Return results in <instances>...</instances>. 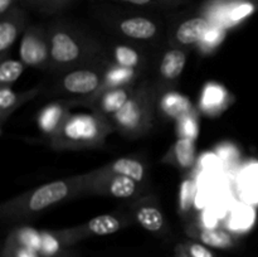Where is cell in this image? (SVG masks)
<instances>
[{
	"label": "cell",
	"mask_w": 258,
	"mask_h": 257,
	"mask_svg": "<svg viewBox=\"0 0 258 257\" xmlns=\"http://www.w3.org/2000/svg\"><path fill=\"white\" fill-rule=\"evenodd\" d=\"M107 128L102 118L96 113H73L67 115L54 139L60 146H90L100 143Z\"/></svg>",
	"instance_id": "6da1fadb"
},
{
	"label": "cell",
	"mask_w": 258,
	"mask_h": 257,
	"mask_svg": "<svg viewBox=\"0 0 258 257\" xmlns=\"http://www.w3.org/2000/svg\"><path fill=\"white\" fill-rule=\"evenodd\" d=\"M257 10L258 0H211L206 5V18L227 29L238 25Z\"/></svg>",
	"instance_id": "7a4b0ae2"
},
{
	"label": "cell",
	"mask_w": 258,
	"mask_h": 257,
	"mask_svg": "<svg viewBox=\"0 0 258 257\" xmlns=\"http://www.w3.org/2000/svg\"><path fill=\"white\" fill-rule=\"evenodd\" d=\"M148 118V105L141 96H134L127 102L112 115L116 127L123 133L140 131L145 126Z\"/></svg>",
	"instance_id": "3957f363"
},
{
	"label": "cell",
	"mask_w": 258,
	"mask_h": 257,
	"mask_svg": "<svg viewBox=\"0 0 258 257\" xmlns=\"http://www.w3.org/2000/svg\"><path fill=\"white\" fill-rule=\"evenodd\" d=\"M50 57L59 65H70L81 57L82 48L77 38L63 28H57L49 38Z\"/></svg>",
	"instance_id": "277c9868"
},
{
	"label": "cell",
	"mask_w": 258,
	"mask_h": 257,
	"mask_svg": "<svg viewBox=\"0 0 258 257\" xmlns=\"http://www.w3.org/2000/svg\"><path fill=\"white\" fill-rule=\"evenodd\" d=\"M70 183L63 180L52 181L35 189L28 198V211L40 212L67 198L71 193Z\"/></svg>",
	"instance_id": "5b68a950"
},
{
	"label": "cell",
	"mask_w": 258,
	"mask_h": 257,
	"mask_svg": "<svg viewBox=\"0 0 258 257\" xmlns=\"http://www.w3.org/2000/svg\"><path fill=\"white\" fill-rule=\"evenodd\" d=\"M48 54H50L47 47L44 37L39 29L32 28L24 33L20 42L19 55L20 60L27 66H40L47 60Z\"/></svg>",
	"instance_id": "8992f818"
},
{
	"label": "cell",
	"mask_w": 258,
	"mask_h": 257,
	"mask_svg": "<svg viewBox=\"0 0 258 257\" xmlns=\"http://www.w3.org/2000/svg\"><path fill=\"white\" fill-rule=\"evenodd\" d=\"M102 78L97 72L91 70H77L63 77L62 86L67 92L75 95H90L98 90Z\"/></svg>",
	"instance_id": "52a82bcc"
},
{
	"label": "cell",
	"mask_w": 258,
	"mask_h": 257,
	"mask_svg": "<svg viewBox=\"0 0 258 257\" xmlns=\"http://www.w3.org/2000/svg\"><path fill=\"white\" fill-rule=\"evenodd\" d=\"M118 30L123 35L133 39L148 40L155 37L158 33V25L150 18L144 15H134L120 20Z\"/></svg>",
	"instance_id": "ba28073f"
},
{
	"label": "cell",
	"mask_w": 258,
	"mask_h": 257,
	"mask_svg": "<svg viewBox=\"0 0 258 257\" xmlns=\"http://www.w3.org/2000/svg\"><path fill=\"white\" fill-rule=\"evenodd\" d=\"M212 24L213 23L206 17H194L184 20L176 28V40L184 45L199 44L204 39Z\"/></svg>",
	"instance_id": "9c48e42d"
},
{
	"label": "cell",
	"mask_w": 258,
	"mask_h": 257,
	"mask_svg": "<svg viewBox=\"0 0 258 257\" xmlns=\"http://www.w3.org/2000/svg\"><path fill=\"white\" fill-rule=\"evenodd\" d=\"M23 22H24V14L19 8H13L8 14L2 17L0 22V52L4 53L5 50L12 47L13 43L17 39L20 32Z\"/></svg>",
	"instance_id": "30bf717a"
},
{
	"label": "cell",
	"mask_w": 258,
	"mask_h": 257,
	"mask_svg": "<svg viewBox=\"0 0 258 257\" xmlns=\"http://www.w3.org/2000/svg\"><path fill=\"white\" fill-rule=\"evenodd\" d=\"M159 110L166 117L179 120L183 116L193 112V105L186 96L175 91H169L160 97Z\"/></svg>",
	"instance_id": "8fae6325"
},
{
	"label": "cell",
	"mask_w": 258,
	"mask_h": 257,
	"mask_svg": "<svg viewBox=\"0 0 258 257\" xmlns=\"http://www.w3.org/2000/svg\"><path fill=\"white\" fill-rule=\"evenodd\" d=\"M67 117L64 106L60 103H50L45 106L37 117L38 127L47 135H55Z\"/></svg>",
	"instance_id": "7c38bea8"
},
{
	"label": "cell",
	"mask_w": 258,
	"mask_h": 257,
	"mask_svg": "<svg viewBox=\"0 0 258 257\" xmlns=\"http://www.w3.org/2000/svg\"><path fill=\"white\" fill-rule=\"evenodd\" d=\"M228 101V92L223 86L209 82L203 87L201 95V108L207 113H216L223 110Z\"/></svg>",
	"instance_id": "4fadbf2b"
},
{
	"label": "cell",
	"mask_w": 258,
	"mask_h": 257,
	"mask_svg": "<svg viewBox=\"0 0 258 257\" xmlns=\"http://www.w3.org/2000/svg\"><path fill=\"white\" fill-rule=\"evenodd\" d=\"M186 55L181 49H170L164 54L160 63V75L169 81L176 80L185 67Z\"/></svg>",
	"instance_id": "5bb4252c"
},
{
	"label": "cell",
	"mask_w": 258,
	"mask_h": 257,
	"mask_svg": "<svg viewBox=\"0 0 258 257\" xmlns=\"http://www.w3.org/2000/svg\"><path fill=\"white\" fill-rule=\"evenodd\" d=\"M130 91L123 87L108 88L98 102V110L105 115H113L128 101Z\"/></svg>",
	"instance_id": "9a60e30c"
},
{
	"label": "cell",
	"mask_w": 258,
	"mask_h": 257,
	"mask_svg": "<svg viewBox=\"0 0 258 257\" xmlns=\"http://www.w3.org/2000/svg\"><path fill=\"white\" fill-rule=\"evenodd\" d=\"M173 160L180 169H190L196 161V144L190 139L179 138L173 146Z\"/></svg>",
	"instance_id": "2e32d148"
},
{
	"label": "cell",
	"mask_w": 258,
	"mask_h": 257,
	"mask_svg": "<svg viewBox=\"0 0 258 257\" xmlns=\"http://www.w3.org/2000/svg\"><path fill=\"white\" fill-rule=\"evenodd\" d=\"M111 170L118 175L128 176L135 181H141L145 176V168L143 163L131 158H121L116 160L111 165Z\"/></svg>",
	"instance_id": "e0dca14e"
},
{
	"label": "cell",
	"mask_w": 258,
	"mask_h": 257,
	"mask_svg": "<svg viewBox=\"0 0 258 257\" xmlns=\"http://www.w3.org/2000/svg\"><path fill=\"white\" fill-rule=\"evenodd\" d=\"M136 219L145 229L158 232L164 226V216L155 207H141L136 212Z\"/></svg>",
	"instance_id": "ac0fdd59"
},
{
	"label": "cell",
	"mask_w": 258,
	"mask_h": 257,
	"mask_svg": "<svg viewBox=\"0 0 258 257\" xmlns=\"http://www.w3.org/2000/svg\"><path fill=\"white\" fill-rule=\"evenodd\" d=\"M199 237L204 244L214 248H229L233 244V238L231 234L223 229L214 228V227L202 229Z\"/></svg>",
	"instance_id": "d6986e66"
},
{
	"label": "cell",
	"mask_w": 258,
	"mask_h": 257,
	"mask_svg": "<svg viewBox=\"0 0 258 257\" xmlns=\"http://www.w3.org/2000/svg\"><path fill=\"white\" fill-rule=\"evenodd\" d=\"M121 223L116 217L110 216V214H102L97 216L88 222V229L93 234L97 236H107L112 234L120 229Z\"/></svg>",
	"instance_id": "ffe728a7"
},
{
	"label": "cell",
	"mask_w": 258,
	"mask_h": 257,
	"mask_svg": "<svg viewBox=\"0 0 258 257\" xmlns=\"http://www.w3.org/2000/svg\"><path fill=\"white\" fill-rule=\"evenodd\" d=\"M136 183L138 181L128 178V176L116 174L108 183V191L116 198H128V197L134 196L135 191L138 190Z\"/></svg>",
	"instance_id": "44dd1931"
},
{
	"label": "cell",
	"mask_w": 258,
	"mask_h": 257,
	"mask_svg": "<svg viewBox=\"0 0 258 257\" xmlns=\"http://www.w3.org/2000/svg\"><path fill=\"white\" fill-rule=\"evenodd\" d=\"M134 77H135V70L134 68H126L116 65L106 72L105 85L108 88L123 87L126 83L131 82Z\"/></svg>",
	"instance_id": "7402d4cb"
},
{
	"label": "cell",
	"mask_w": 258,
	"mask_h": 257,
	"mask_svg": "<svg viewBox=\"0 0 258 257\" xmlns=\"http://www.w3.org/2000/svg\"><path fill=\"white\" fill-rule=\"evenodd\" d=\"M113 55H115L116 63L121 67L134 68L135 70L141 62L140 53L134 49L133 47H128V45H117L115 48Z\"/></svg>",
	"instance_id": "603a6c76"
},
{
	"label": "cell",
	"mask_w": 258,
	"mask_h": 257,
	"mask_svg": "<svg viewBox=\"0 0 258 257\" xmlns=\"http://www.w3.org/2000/svg\"><path fill=\"white\" fill-rule=\"evenodd\" d=\"M24 63L22 60L15 59H5L0 65V82L3 86H7L9 83L14 82L22 76L24 71Z\"/></svg>",
	"instance_id": "cb8c5ba5"
},
{
	"label": "cell",
	"mask_w": 258,
	"mask_h": 257,
	"mask_svg": "<svg viewBox=\"0 0 258 257\" xmlns=\"http://www.w3.org/2000/svg\"><path fill=\"white\" fill-rule=\"evenodd\" d=\"M197 183L193 178H188L180 184L179 190V208L180 212H188L193 207L197 198Z\"/></svg>",
	"instance_id": "d4e9b609"
},
{
	"label": "cell",
	"mask_w": 258,
	"mask_h": 257,
	"mask_svg": "<svg viewBox=\"0 0 258 257\" xmlns=\"http://www.w3.org/2000/svg\"><path fill=\"white\" fill-rule=\"evenodd\" d=\"M178 121V135L179 138L190 139L196 141L199 136V123L197 116L193 112L180 117Z\"/></svg>",
	"instance_id": "484cf974"
},
{
	"label": "cell",
	"mask_w": 258,
	"mask_h": 257,
	"mask_svg": "<svg viewBox=\"0 0 258 257\" xmlns=\"http://www.w3.org/2000/svg\"><path fill=\"white\" fill-rule=\"evenodd\" d=\"M227 29L221 27V25L212 24L209 30L207 32L204 39L199 43V47L203 50H211L213 48H217L222 42H223L224 37H226Z\"/></svg>",
	"instance_id": "4316f807"
},
{
	"label": "cell",
	"mask_w": 258,
	"mask_h": 257,
	"mask_svg": "<svg viewBox=\"0 0 258 257\" xmlns=\"http://www.w3.org/2000/svg\"><path fill=\"white\" fill-rule=\"evenodd\" d=\"M19 237V242L23 244V247L33 249V251H40L42 247V233L38 232L37 229L32 228V227H25L22 228L18 233Z\"/></svg>",
	"instance_id": "83f0119b"
},
{
	"label": "cell",
	"mask_w": 258,
	"mask_h": 257,
	"mask_svg": "<svg viewBox=\"0 0 258 257\" xmlns=\"http://www.w3.org/2000/svg\"><path fill=\"white\" fill-rule=\"evenodd\" d=\"M20 98H22L20 95L15 93L12 88L8 86H3L0 88V108H2L3 113L14 108L19 103Z\"/></svg>",
	"instance_id": "f1b7e54d"
},
{
	"label": "cell",
	"mask_w": 258,
	"mask_h": 257,
	"mask_svg": "<svg viewBox=\"0 0 258 257\" xmlns=\"http://www.w3.org/2000/svg\"><path fill=\"white\" fill-rule=\"evenodd\" d=\"M40 251L44 254H54L59 251V241L48 232L42 233V247Z\"/></svg>",
	"instance_id": "f546056e"
},
{
	"label": "cell",
	"mask_w": 258,
	"mask_h": 257,
	"mask_svg": "<svg viewBox=\"0 0 258 257\" xmlns=\"http://www.w3.org/2000/svg\"><path fill=\"white\" fill-rule=\"evenodd\" d=\"M121 3H127L131 5H138V7H153V5H176L185 0H117Z\"/></svg>",
	"instance_id": "4dcf8cb0"
},
{
	"label": "cell",
	"mask_w": 258,
	"mask_h": 257,
	"mask_svg": "<svg viewBox=\"0 0 258 257\" xmlns=\"http://www.w3.org/2000/svg\"><path fill=\"white\" fill-rule=\"evenodd\" d=\"M189 252H190L191 257H214L213 253L206 246L199 243L191 244L190 248H189Z\"/></svg>",
	"instance_id": "1f68e13d"
},
{
	"label": "cell",
	"mask_w": 258,
	"mask_h": 257,
	"mask_svg": "<svg viewBox=\"0 0 258 257\" xmlns=\"http://www.w3.org/2000/svg\"><path fill=\"white\" fill-rule=\"evenodd\" d=\"M72 0H47L43 8L48 12H55V10H59L62 9L63 7L68 5Z\"/></svg>",
	"instance_id": "d6a6232c"
},
{
	"label": "cell",
	"mask_w": 258,
	"mask_h": 257,
	"mask_svg": "<svg viewBox=\"0 0 258 257\" xmlns=\"http://www.w3.org/2000/svg\"><path fill=\"white\" fill-rule=\"evenodd\" d=\"M15 0H0V15L4 17L5 14L10 12L13 8H15Z\"/></svg>",
	"instance_id": "836d02e7"
},
{
	"label": "cell",
	"mask_w": 258,
	"mask_h": 257,
	"mask_svg": "<svg viewBox=\"0 0 258 257\" xmlns=\"http://www.w3.org/2000/svg\"><path fill=\"white\" fill-rule=\"evenodd\" d=\"M17 257H38L37 252L33 251V249L27 248V247H22V248L18 251Z\"/></svg>",
	"instance_id": "e575fe53"
},
{
	"label": "cell",
	"mask_w": 258,
	"mask_h": 257,
	"mask_svg": "<svg viewBox=\"0 0 258 257\" xmlns=\"http://www.w3.org/2000/svg\"><path fill=\"white\" fill-rule=\"evenodd\" d=\"M25 4H33V5H44L47 0H22Z\"/></svg>",
	"instance_id": "d590c367"
}]
</instances>
